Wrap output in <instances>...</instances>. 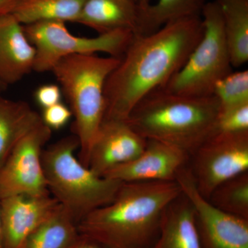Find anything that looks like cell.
Here are the masks:
<instances>
[{"mask_svg":"<svg viewBox=\"0 0 248 248\" xmlns=\"http://www.w3.org/2000/svg\"><path fill=\"white\" fill-rule=\"evenodd\" d=\"M42 123L40 114L27 102L0 95V169L16 145Z\"/></svg>","mask_w":248,"mask_h":248,"instance_id":"e0dca14e","label":"cell"},{"mask_svg":"<svg viewBox=\"0 0 248 248\" xmlns=\"http://www.w3.org/2000/svg\"><path fill=\"white\" fill-rule=\"evenodd\" d=\"M6 89H7V87H6V86L0 81V93H1V91H5Z\"/></svg>","mask_w":248,"mask_h":248,"instance_id":"4dcf8cb0","label":"cell"},{"mask_svg":"<svg viewBox=\"0 0 248 248\" xmlns=\"http://www.w3.org/2000/svg\"><path fill=\"white\" fill-rule=\"evenodd\" d=\"M183 195L195 210L203 248H248V219L217 208L197 190L188 166L177 174Z\"/></svg>","mask_w":248,"mask_h":248,"instance_id":"30bf717a","label":"cell"},{"mask_svg":"<svg viewBox=\"0 0 248 248\" xmlns=\"http://www.w3.org/2000/svg\"><path fill=\"white\" fill-rule=\"evenodd\" d=\"M188 155L175 147L147 140L144 151L136 159L115 168L103 177L120 182H174L188 166Z\"/></svg>","mask_w":248,"mask_h":248,"instance_id":"7c38bea8","label":"cell"},{"mask_svg":"<svg viewBox=\"0 0 248 248\" xmlns=\"http://www.w3.org/2000/svg\"><path fill=\"white\" fill-rule=\"evenodd\" d=\"M219 110L215 96L188 97L158 89L138 103L126 121L142 138L175 147L190 157L216 133Z\"/></svg>","mask_w":248,"mask_h":248,"instance_id":"3957f363","label":"cell"},{"mask_svg":"<svg viewBox=\"0 0 248 248\" xmlns=\"http://www.w3.org/2000/svg\"><path fill=\"white\" fill-rule=\"evenodd\" d=\"M232 66L248 61V0H216Z\"/></svg>","mask_w":248,"mask_h":248,"instance_id":"d6986e66","label":"cell"},{"mask_svg":"<svg viewBox=\"0 0 248 248\" xmlns=\"http://www.w3.org/2000/svg\"><path fill=\"white\" fill-rule=\"evenodd\" d=\"M181 194L176 181L123 183L115 200L78 223V232L108 248H151L165 210Z\"/></svg>","mask_w":248,"mask_h":248,"instance_id":"7a4b0ae2","label":"cell"},{"mask_svg":"<svg viewBox=\"0 0 248 248\" xmlns=\"http://www.w3.org/2000/svg\"><path fill=\"white\" fill-rule=\"evenodd\" d=\"M220 110L248 103V71L232 72L217 81L213 90Z\"/></svg>","mask_w":248,"mask_h":248,"instance_id":"603a6c76","label":"cell"},{"mask_svg":"<svg viewBox=\"0 0 248 248\" xmlns=\"http://www.w3.org/2000/svg\"><path fill=\"white\" fill-rule=\"evenodd\" d=\"M61 206L50 194L17 195L0 200L5 248H19L26 238Z\"/></svg>","mask_w":248,"mask_h":248,"instance_id":"4fadbf2b","label":"cell"},{"mask_svg":"<svg viewBox=\"0 0 248 248\" xmlns=\"http://www.w3.org/2000/svg\"><path fill=\"white\" fill-rule=\"evenodd\" d=\"M79 237L76 222L61 205L26 238L19 248H73Z\"/></svg>","mask_w":248,"mask_h":248,"instance_id":"ffe728a7","label":"cell"},{"mask_svg":"<svg viewBox=\"0 0 248 248\" xmlns=\"http://www.w3.org/2000/svg\"><path fill=\"white\" fill-rule=\"evenodd\" d=\"M62 95L60 86L55 84L42 85L34 93L36 103L43 109L61 102Z\"/></svg>","mask_w":248,"mask_h":248,"instance_id":"484cf974","label":"cell"},{"mask_svg":"<svg viewBox=\"0 0 248 248\" xmlns=\"http://www.w3.org/2000/svg\"><path fill=\"white\" fill-rule=\"evenodd\" d=\"M248 131V103L219 110L217 132L239 133Z\"/></svg>","mask_w":248,"mask_h":248,"instance_id":"cb8c5ba5","label":"cell"},{"mask_svg":"<svg viewBox=\"0 0 248 248\" xmlns=\"http://www.w3.org/2000/svg\"><path fill=\"white\" fill-rule=\"evenodd\" d=\"M35 49L24 25L9 14L0 15V81L6 87L33 71Z\"/></svg>","mask_w":248,"mask_h":248,"instance_id":"5bb4252c","label":"cell"},{"mask_svg":"<svg viewBox=\"0 0 248 248\" xmlns=\"http://www.w3.org/2000/svg\"><path fill=\"white\" fill-rule=\"evenodd\" d=\"M9 1V0H0V15L2 13L3 10Z\"/></svg>","mask_w":248,"mask_h":248,"instance_id":"f546056e","label":"cell"},{"mask_svg":"<svg viewBox=\"0 0 248 248\" xmlns=\"http://www.w3.org/2000/svg\"><path fill=\"white\" fill-rule=\"evenodd\" d=\"M0 248H5L3 239L2 230H1V219H0Z\"/></svg>","mask_w":248,"mask_h":248,"instance_id":"f1b7e54d","label":"cell"},{"mask_svg":"<svg viewBox=\"0 0 248 248\" xmlns=\"http://www.w3.org/2000/svg\"><path fill=\"white\" fill-rule=\"evenodd\" d=\"M147 140L127 121H103L93 142L89 164L93 172L103 177L117 166L126 164L143 153Z\"/></svg>","mask_w":248,"mask_h":248,"instance_id":"8fae6325","label":"cell"},{"mask_svg":"<svg viewBox=\"0 0 248 248\" xmlns=\"http://www.w3.org/2000/svg\"><path fill=\"white\" fill-rule=\"evenodd\" d=\"M142 11L143 8L135 0H86L76 23L99 34L127 30L138 35Z\"/></svg>","mask_w":248,"mask_h":248,"instance_id":"9a60e30c","label":"cell"},{"mask_svg":"<svg viewBox=\"0 0 248 248\" xmlns=\"http://www.w3.org/2000/svg\"><path fill=\"white\" fill-rule=\"evenodd\" d=\"M188 167L197 190L208 200L222 183L248 172V131L216 132L191 155Z\"/></svg>","mask_w":248,"mask_h":248,"instance_id":"ba28073f","label":"cell"},{"mask_svg":"<svg viewBox=\"0 0 248 248\" xmlns=\"http://www.w3.org/2000/svg\"><path fill=\"white\" fill-rule=\"evenodd\" d=\"M52 130L42 123L21 140L0 169V200L17 195L50 194L42 154Z\"/></svg>","mask_w":248,"mask_h":248,"instance_id":"9c48e42d","label":"cell"},{"mask_svg":"<svg viewBox=\"0 0 248 248\" xmlns=\"http://www.w3.org/2000/svg\"><path fill=\"white\" fill-rule=\"evenodd\" d=\"M28 40L35 49L33 71H51L57 62L72 55L107 53L121 58L133 40L131 31L117 30L97 37L73 35L62 21H44L24 26Z\"/></svg>","mask_w":248,"mask_h":248,"instance_id":"52a82bcc","label":"cell"},{"mask_svg":"<svg viewBox=\"0 0 248 248\" xmlns=\"http://www.w3.org/2000/svg\"><path fill=\"white\" fill-rule=\"evenodd\" d=\"M151 248H203L195 210L182 192L165 210L159 234Z\"/></svg>","mask_w":248,"mask_h":248,"instance_id":"2e32d148","label":"cell"},{"mask_svg":"<svg viewBox=\"0 0 248 248\" xmlns=\"http://www.w3.org/2000/svg\"><path fill=\"white\" fill-rule=\"evenodd\" d=\"M73 113L71 109L60 102L43 109L42 117L43 123L51 130H60L71 120Z\"/></svg>","mask_w":248,"mask_h":248,"instance_id":"d4e9b609","label":"cell"},{"mask_svg":"<svg viewBox=\"0 0 248 248\" xmlns=\"http://www.w3.org/2000/svg\"></svg>","mask_w":248,"mask_h":248,"instance_id":"1f68e13d","label":"cell"},{"mask_svg":"<svg viewBox=\"0 0 248 248\" xmlns=\"http://www.w3.org/2000/svg\"><path fill=\"white\" fill-rule=\"evenodd\" d=\"M86 0H9L1 14L22 25L44 21L76 22Z\"/></svg>","mask_w":248,"mask_h":248,"instance_id":"ac0fdd59","label":"cell"},{"mask_svg":"<svg viewBox=\"0 0 248 248\" xmlns=\"http://www.w3.org/2000/svg\"><path fill=\"white\" fill-rule=\"evenodd\" d=\"M135 1L137 4L140 5V6H141V8H143V9H145V8H146L147 6H148L150 4H151V0H135Z\"/></svg>","mask_w":248,"mask_h":248,"instance_id":"83f0119b","label":"cell"},{"mask_svg":"<svg viewBox=\"0 0 248 248\" xmlns=\"http://www.w3.org/2000/svg\"><path fill=\"white\" fill-rule=\"evenodd\" d=\"M120 58L72 55L52 69L75 117L73 130L79 142L80 162L88 167L93 142L105 117L104 88Z\"/></svg>","mask_w":248,"mask_h":248,"instance_id":"277c9868","label":"cell"},{"mask_svg":"<svg viewBox=\"0 0 248 248\" xmlns=\"http://www.w3.org/2000/svg\"><path fill=\"white\" fill-rule=\"evenodd\" d=\"M207 0H157L142 11L141 29L139 35H148L169 23L202 17Z\"/></svg>","mask_w":248,"mask_h":248,"instance_id":"44dd1931","label":"cell"},{"mask_svg":"<svg viewBox=\"0 0 248 248\" xmlns=\"http://www.w3.org/2000/svg\"><path fill=\"white\" fill-rule=\"evenodd\" d=\"M202 17L166 24L148 35H134L104 88V120L126 121L147 94L164 87L203 36Z\"/></svg>","mask_w":248,"mask_h":248,"instance_id":"6da1fadb","label":"cell"},{"mask_svg":"<svg viewBox=\"0 0 248 248\" xmlns=\"http://www.w3.org/2000/svg\"><path fill=\"white\" fill-rule=\"evenodd\" d=\"M208 200L222 211L248 219V172L222 183Z\"/></svg>","mask_w":248,"mask_h":248,"instance_id":"7402d4cb","label":"cell"},{"mask_svg":"<svg viewBox=\"0 0 248 248\" xmlns=\"http://www.w3.org/2000/svg\"><path fill=\"white\" fill-rule=\"evenodd\" d=\"M73 248H108L100 243L82 236L80 234V237L76 246Z\"/></svg>","mask_w":248,"mask_h":248,"instance_id":"4316f807","label":"cell"},{"mask_svg":"<svg viewBox=\"0 0 248 248\" xmlns=\"http://www.w3.org/2000/svg\"><path fill=\"white\" fill-rule=\"evenodd\" d=\"M202 18V39L184 66L161 89L188 97H209L213 95L217 81L232 71L221 10L216 0L205 4Z\"/></svg>","mask_w":248,"mask_h":248,"instance_id":"8992f818","label":"cell"},{"mask_svg":"<svg viewBox=\"0 0 248 248\" xmlns=\"http://www.w3.org/2000/svg\"><path fill=\"white\" fill-rule=\"evenodd\" d=\"M76 135L50 145L42 154L47 187L77 226L94 210L111 203L124 182L101 177L77 159Z\"/></svg>","mask_w":248,"mask_h":248,"instance_id":"5b68a950","label":"cell"}]
</instances>
